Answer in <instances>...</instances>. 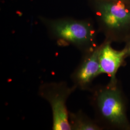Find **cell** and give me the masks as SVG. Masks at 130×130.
Masks as SVG:
<instances>
[{"instance_id":"cell-8","label":"cell","mask_w":130,"mask_h":130,"mask_svg":"<svg viewBox=\"0 0 130 130\" xmlns=\"http://www.w3.org/2000/svg\"><path fill=\"white\" fill-rule=\"evenodd\" d=\"M124 48L125 50L127 57H130V38L125 42Z\"/></svg>"},{"instance_id":"cell-3","label":"cell","mask_w":130,"mask_h":130,"mask_svg":"<svg viewBox=\"0 0 130 130\" xmlns=\"http://www.w3.org/2000/svg\"><path fill=\"white\" fill-rule=\"evenodd\" d=\"M39 19L49 35L59 44H71L84 54L93 51L98 45L96 42L98 30L91 19H50L41 15Z\"/></svg>"},{"instance_id":"cell-7","label":"cell","mask_w":130,"mask_h":130,"mask_svg":"<svg viewBox=\"0 0 130 130\" xmlns=\"http://www.w3.org/2000/svg\"><path fill=\"white\" fill-rule=\"evenodd\" d=\"M71 130H101L104 129L96 121H93L82 112L69 113Z\"/></svg>"},{"instance_id":"cell-6","label":"cell","mask_w":130,"mask_h":130,"mask_svg":"<svg viewBox=\"0 0 130 130\" xmlns=\"http://www.w3.org/2000/svg\"><path fill=\"white\" fill-rule=\"evenodd\" d=\"M99 46L100 73L107 75L110 80H115L120 68L125 65L126 58H127L125 50L124 48L121 50L114 49L111 42L106 40Z\"/></svg>"},{"instance_id":"cell-5","label":"cell","mask_w":130,"mask_h":130,"mask_svg":"<svg viewBox=\"0 0 130 130\" xmlns=\"http://www.w3.org/2000/svg\"><path fill=\"white\" fill-rule=\"evenodd\" d=\"M100 46L84 54L83 59L73 74L76 87L83 90L89 88L93 80L101 74L99 60Z\"/></svg>"},{"instance_id":"cell-4","label":"cell","mask_w":130,"mask_h":130,"mask_svg":"<svg viewBox=\"0 0 130 130\" xmlns=\"http://www.w3.org/2000/svg\"><path fill=\"white\" fill-rule=\"evenodd\" d=\"M76 88L75 85L72 88L69 87L64 83L45 84L41 87V96L46 99L51 107L53 130H71L66 101Z\"/></svg>"},{"instance_id":"cell-1","label":"cell","mask_w":130,"mask_h":130,"mask_svg":"<svg viewBox=\"0 0 130 130\" xmlns=\"http://www.w3.org/2000/svg\"><path fill=\"white\" fill-rule=\"evenodd\" d=\"M92 103L96 121L103 129L130 130L127 115L128 101L118 79L93 89Z\"/></svg>"},{"instance_id":"cell-9","label":"cell","mask_w":130,"mask_h":130,"mask_svg":"<svg viewBox=\"0 0 130 130\" xmlns=\"http://www.w3.org/2000/svg\"><path fill=\"white\" fill-rule=\"evenodd\" d=\"M127 3H128V4H129L130 6V1H127Z\"/></svg>"},{"instance_id":"cell-2","label":"cell","mask_w":130,"mask_h":130,"mask_svg":"<svg viewBox=\"0 0 130 130\" xmlns=\"http://www.w3.org/2000/svg\"><path fill=\"white\" fill-rule=\"evenodd\" d=\"M105 40L125 43L130 38V6L124 0H87Z\"/></svg>"},{"instance_id":"cell-10","label":"cell","mask_w":130,"mask_h":130,"mask_svg":"<svg viewBox=\"0 0 130 130\" xmlns=\"http://www.w3.org/2000/svg\"><path fill=\"white\" fill-rule=\"evenodd\" d=\"M124 1H130V0H124Z\"/></svg>"}]
</instances>
